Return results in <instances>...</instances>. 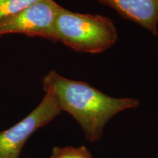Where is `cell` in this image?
I'll return each mask as SVG.
<instances>
[{"label": "cell", "instance_id": "6da1fadb", "mask_svg": "<svg viewBox=\"0 0 158 158\" xmlns=\"http://www.w3.org/2000/svg\"><path fill=\"white\" fill-rule=\"evenodd\" d=\"M43 89L56 99L61 110L73 117L91 143L101 139L108 121L116 114L136 108L139 101L132 98H114L87 83L71 80L51 70L43 78Z\"/></svg>", "mask_w": 158, "mask_h": 158}, {"label": "cell", "instance_id": "7a4b0ae2", "mask_svg": "<svg viewBox=\"0 0 158 158\" xmlns=\"http://www.w3.org/2000/svg\"><path fill=\"white\" fill-rule=\"evenodd\" d=\"M56 41L75 51L99 54L108 50L118 40L115 25L100 15L71 12L61 7L55 24Z\"/></svg>", "mask_w": 158, "mask_h": 158}, {"label": "cell", "instance_id": "3957f363", "mask_svg": "<svg viewBox=\"0 0 158 158\" xmlns=\"http://www.w3.org/2000/svg\"><path fill=\"white\" fill-rule=\"evenodd\" d=\"M61 7L54 0H41L0 20V37L23 34L56 41L55 24Z\"/></svg>", "mask_w": 158, "mask_h": 158}, {"label": "cell", "instance_id": "277c9868", "mask_svg": "<svg viewBox=\"0 0 158 158\" xmlns=\"http://www.w3.org/2000/svg\"><path fill=\"white\" fill-rule=\"evenodd\" d=\"M38 106L24 118L9 129L0 132V158H19L29 138L62 112L48 90Z\"/></svg>", "mask_w": 158, "mask_h": 158}, {"label": "cell", "instance_id": "5b68a950", "mask_svg": "<svg viewBox=\"0 0 158 158\" xmlns=\"http://www.w3.org/2000/svg\"><path fill=\"white\" fill-rule=\"evenodd\" d=\"M152 34H158V0H98Z\"/></svg>", "mask_w": 158, "mask_h": 158}, {"label": "cell", "instance_id": "8992f818", "mask_svg": "<svg viewBox=\"0 0 158 158\" xmlns=\"http://www.w3.org/2000/svg\"><path fill=\"white\" fill-rule=\"evenodd\" d=\"M41 0H0V20L27 8Z\"/></svg>", "mask_w": 158, "mask_h": 158}, {"label": "cell", "instance_id": "52a82bcc", "mask_svg": "<svg viewBox=\"0 0 158 158\" xmlns=\"http://www.w3.org/2000/svg\"><path fill=\"white\" fill-rule=\"evenodd\" d=\"M51 158H92L86 147H55L52 150Z\"/></svg>", "mask_w": 158, "mask_h": 158}]
</instances>
